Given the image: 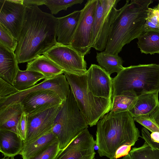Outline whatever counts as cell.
<instances>
[{
	"mask_svg": "<svg viewBox=\"0 0 159 159\" xmlns=\"http://www.w3.org/2000/svg\"><path fill=\"white\" fill-rule=\"evenodd\" d=\"M24 21L15 53L18 63L43 55L57 43V18L37 6H26Z\"/></svg>",
	"mask_w": 159,
	"mask_h": 159,
	"instance_id": "6da1fadb",
	"label": "cell"
},
{
	"mask_svg": "<svg viewBox=\"0 0 159 159\" xmlns=\"http://www.w3.org/2000/svg\"><path fill=\"white\" fill-rule=\"evenodd\" d=\"M96 125V145L101 157L115 159L116 152L120 147L134 146L140 137L133 117L128 111L108 112Z\"/></svg>",
	"mask_w": 159,
	"mask_h": 159,
	"instance_id": "7a4b0ae2",
	"label": "cell"
},
{
	"mask_svg": "<svg viewBox=\"0 0 159 159\" xmlns=\"http://www.w3.org/2000/svg\"><path fill=\"white\" fill-rule=\"evenodd\" d=\"M126 1L119 9L112 25L106 52L118 54L123 47L138 38L143 31L149 5L152 0Z\"/></svg>",
	"mask_w": 159,
	"mask_h": 159,
	"instance_id": "3957f363",
	"label": "cell"
},
{
	"mask_svg": "<svg viewBox=\"0 0 159 159\" xmlns=\"http://www.w3.org/2000/svg\"><path fill=\"white\" fill-rule=\"evenodd\" d=\"M127 91L138 97L159 92V64H140L124 67L112 79L111 98Z\"/></svg>",
	"mask_w": 159,
	"mask_h": 159,
	"instance_id": "277c9868",
	"label": "cell"
},
{
	"mask_svg": "<svg viewBox=\"0 0 159 159\" xmlns=\"http://www.w3.org/2000/svg\"><path fill=\"white\" fill-rule=\"evenodd\" d=\"M77 106L89 125L92 127L111 110L112 98L107 99L93 95L89 90L86 72L77 75L64 72Z\"/></svg>",
	"mask_w": 159,
	"mask_h": 159,
	"instance_id": "5b68a950",
	"label": "cell"
},
{
	"mask_svg": "<svg viewBox=\"0 0 159 159\" xmlns=\"http://www.w3.org/2000/svg\"><path fill=\"white\" fill-rule=\"evenodd\" d=\"M88 124L77 106L70 89L61 105L52 131L57 137L60 150L65 148Z\"/></svg>",
	"mask_w": 159,
	"mask_h": 159,
	"instance_id": "8992f818",
	"label": "cell"
},
{
	"mask_svg": "<svg viewBox=\"0 0 159 159\" xmlns=\"http://www.w3.org/2000/svg\"><path fill=\"white\" fill-rule=\"evenodd\" d=\"M119 0H97L94 15L91 47L102 51L105 49L113 22L119 9Z\"/></svg>",
	"mask_w": 159,
	"mask_h": 159,
	"instance_id": "52a82bcc",
	"label": "cell"
},
{
	"mask_svg": "<svg viewBox=\"0 0 159 159\" xmlns=\"http://www.w3.org/2000/svg\"><path fill=\"white\" fill-rule=\"evenodd\" d=\"M97 1L88 0L81 10L80 18L70 45L84 57L89 53L92 48L93 20Z\"/></svg>",
	"mask_w": 159,
	"mask_h": 159,
	"instance_id": "ba28073f",
	"label": "cell"
},
{
	"mask_svg": "<svg viewBox=\"0 0 159 159\" xmlns=\"http://www.w3.org/2000/svg\"><path fill=\"white\" fill-rule=\"evenodd\" d=\"M43 54L64 72L79 75L87 70L84 57L70 45H64L57 43Z\"/></svg>",
	"mask_w": 159,
	"mask_h": 159,
	"instance_id": "9c48e42d",
	"label": "cell"
},
{
	"mask_svg": "<svg viewBox=\"0 0 159 159\" xmlns=\"http://www.w3.org/2000/svg\"><path fill=\"white\" fill-rule=\"evenodd\" d=\"M96 141L88 128L78 134L55 159H94Z\"/></svg>",
	"mask_w": 159,
	"mask_h": 159,
	"instance_id": "30bf717a",
	"label": "cell"
},
{
	"mask_svg": "<svg viewBox=\"0 0 159 159\" xmlns=\"http://www.w3.org/2000/svg\"><path fill=\"white\" fill-rule=\"evenodd\" d=\"M23 1L0 0V24L18 41L26 7Z\"/></svg>",
	"mask_w": 159,
	"mask_h": 159,
	"instance_id": "8fae6325",
	"label": "cell"
},
{
	"mask_svg": "<svg viewBox=\"0 0 159 159\" xmlns=\"http://www.w3.org/2000/svg\"><path fill=\"white\" fill-rule=\"evenodd\" d=\"M69 85L64 75L62 74L50 80H44L40 83L25 90L19 91L9 96L0 98V108L19 103L25 96L34 92L51 90L56 92L64 101L70 90Z\"/></svg>",
	"mask_w": 159,
	"mask_h": 159,
	"instance_id": "7c38bea8",
	"label": "cell"
},
{
	"mask_svg": "<svg viewBox=\"0 0 159 159\" xmlns=\"http://www.w3.org/2000/svg\"><path fill=\"white\" fill-rule=\"evenodd\" d=\"M61 105L27 116L26 137L24 143L52 131Z\"/></svg>",
	"mask_w": 159,
	"mask_h": 159,
	"instance_id": "4fadbf2b",
	"label": "cell"
},
{
	"mask_svg": "<svg viewBox=\"0 0 159 159\" xmlns=\"http://www.w3.org/2000/svg\"><path fill=\"white\" fill-rule=\"evenodd\" d=\"M64 101L51 90H39L28 94L20 101L28 116L61 105Z\"/></svg>",
	"mask_w": 159,
	"mask_h": 159,
	"instance_id": "5bb4252c",
	"label": "cell"
},
{
	"mask_svg": "<svg viewBox=\"0 0 159 159\" xmlns=\"http://www.w3.org/2000/svg\"><path fill=\"white\" fill-rule=\"evenodd\" d=\"M88 89L94 96L111 98L112 79L99 66L92 64L86 71Z\"/></svg>",
	"mask_w": 159,
	"mask_h": 159,
	"instance_id": "9a60e30c",
	"label": "cell"
},
{
	"mask_svg": "<svg viewBox=\"0 0 159 159\" xmlns=\"http://www.w3.org/2000/svg\"><path fill=\"white\" fill-rule=\"evenodd\" d=\"M80 13L81 10H76L65 16L57 17L58 43L64 45L70 44Z\"/></svg>",
	"mask_w": 159,
	"mask_h": 159,
	"instance_id": "2e32d148",
	"label": "cell"
},
{
	"mask_svg": "<svg viewBox=\"0 0 159 159\" xmlns=\"http://www.w3.org/2000/svg\"><path fill=\"white\" fill-rule=\"evenodd\" d=\"M18 64L15 52L0 44V78L13 86Z\"/></svg>",
	"mask_w": 159,
	"mask_h": 159,
	"instance_id": "e0dca14e",
	"label": "cell"
},
{
	"mask_svg": "<svg viewBox=\"0 0 159 159\" xmlns=\"http://www.w3.org/2000/svg\"><path fill=\"white\" fill-rule=\"evenodd\" d=\"M24 145L23 140L16 133L0 129V151L4 157H14L20 154Z\"/></svg>",
	"mask_w": 159,
	"mask_h": 159,
	"instance_id": "ac0fdd59",
	"label": "cell"
},
{
	"mask_svg": "<svg viewBox=\"0 0 159 159\" xmlns=\"http://www.w3.org/2000/svg\"><path fill=\"white\" fill-rule=\"evenodd\" d=\"M26 70L39 73L47 80L53 79L64 73L62 70L43 54L28 62Z\"/></svg>",
	"mask_w": 159,
	"mask_h": 159,
	"instance_id": "d6986e66",
	"label": "cell"
},
{
	"mask_svg": "<svg viewBox=\"0 0 159 159\" xmlns=\"http://www.w3.org/2000/svg\"><path fill=\"white\" fill-rule=\"evenodd\" d=\"M158 92L149 93L138 96L134 105L128 112L133 117L150 116L159 106Z\"/></svg>",
	"mask_w": 159,
	"mask_h": 159,
	"instance_id": "ffe728a7",
	"label": "cell"
},
{
	"mask_svg": "<svg viewBox=\"0 0 159 159\" xmlns=\"http://www.w3.org/2000/svg\"><path fill=\"white\" fill-rule=\"evenodd\" d=\"M23 112L22 106L20 103L0 108V129L16 133L17 125Z\"/></svg>",
	"mask_w": 159,
	"mask_h": 159,
	"instance_id": "44dd1931",
	"label": "cell"
},
{
	"mask_svg": "<svg viewBox=\"0 0 159 159\" xmlns=\"http://www.w3.org/2000/svg\"><path fill=\"white\" fill-rule=\"evenodd\" d=\"M57 141V137L51 131L32 141L24 143L20 155L23 159H29Z\"/></svg>",
	"mask_w": 159,
	"mask_h": 159,
	"instance_id": "7402d4cb",
	"label": "cell"
},
{
	"mask_svg": "<svg viewBox=\"0 0 159 159\" xmlns=\"http://www.w3.org/2000/svg\"><path fill=\"white\" fill-rule=\"evenodd\" d=\"M96 58L99 66L110 75L114 72L118 74L124 68L123 61L118 54L101 52L97 53Z\"/></svg>",
	"mask_w": 159,
	"mask_h": 159,
	"instance_id": "603a6c76",
	"label": "cell"
},
{
	"mask_svg": "<svg viewBox=\"0 0 159 159\" xmlns=\"http://www.w3.org/2000/svg\"><path fill=\"white\" fill-rule=\"evenodd\" d=\"M43 79H45L44 76L39 73L19 69L14 80L13 86L19 91H21L34 87Z\"/></svg>",
	"mask_w": 159,
	"mask_h": 159,
	"instance_id": "cb8c5ba5",
	"label": "cell"
},
{
	"mask_svg": "<svg viewBox=\"0 0 159 159\" xmlns=\"http://www.w3.org/2000/svg\"><path fill=\"white\" fill-rule=\"evenodd\" d=\"M138 39V47L142 53H159V31H143Z\"/></svg>",
	"mask_w": 159,
	"mask_h": 159,
	"instance_id": "d4e9b609",
	"label": "cell"
},
{
	"mask_svg": "<svg viewBox=\"0 0 159 159\" xmlns=\"http://www.w3.org/2000/svg\"><path fill=\"white\" fill-rule=\"evenodd\" d=\"M138 96L132 91L122 93L112 98V105L110 112L117 113L129 111L134 105Z\"/></svg>",
	"mask_w": 159,
	"mask_h": 159,
	"instance_id": "484cf974",
	"label": "cell"
},
{
	"mask_svg": "<svg viewBox=\"0 0 159 159\" xmlns=\"http://www.w3.org/2000/svg\"><path fill=\"white\" fill-rule=\"evenodd\" d=\"M129 153L133 159H159V151L152 148L146 143L133 148Z\"/></svg>",
	"mask_w": 159,
	"mask_h": 159,
	"instance_id": "4316f807",
	"label": "cell"
},
{
	"mask_svg": "<svg viewBox=\"0 0 159 159\" xmlns=\"http://www.w3.org/2000/svg\"><path fill=\"white\" fill-rule=\"evenodd\" d=\"M83 2V0H46L44 5L50 9L52 14L56 15L61 10H67L68 7Z\"/></svg>",
	"mask_w": 159,
	"mask_h": 159,
	"instance_id": "83f0119b",
	"label": "cell"
},
{
	"mask_svg": "<svg viewBox=\"0 0 159 159\" xmlns=\"http://www.w3.org/2000/svg\"><path fill=\"white\" fill-rule=\"evenodd\" d=\"M159 31V9L157 6L149 8L143 31Z\"/></svg>",
	"mask_w": 159,
	"mask_h": 159,
	"instance_id": "f1b7e54d",
	"label": "cell"
},
{
	"mask_svg": "<svg viewBox=\"0 0 159 159\" xmlns=\"http://www.w3.org/2000/svg\"><path fill=\"white\" fill-rule=\"evenodd\" d=\"M0 44L15 52L18 41L1 25L0 24Z\"/></svg>",
	"mask_w": 159,
	"mask_h": 159,
	"instance_id": "f546056e",
	"label": "cell"
},
{
	"mask_svg": "<svg viewBox=\"0 0 159 159\" xmlns=\"http://www.w3.org/2000/svg\"><path fill=\"white\" fill-rule=\"evenodd\" d=\"M60 150L57 141L29 159H55Z\"/></svg>",
	"mask_w": 159,
	"mask_h": 159,
	"instance_id": "4dcf8cb0",
	"label": "cell"
},
{
	"mask_svg": "<svg viewBox=\"0 0 159 159\" xmlns=\"http://www.w3.org/2000/svg\"><path fill=\"white\" fill-rule=\"evenodd\" d=\"M133 118L134 121L139 123L152 132H159V127L150 116H139Z\"/></svg>",
	"mask_w": 159,
	"mask_h": 159,
	"instance_id": "1f68e13d",
	"label": "cell"
},
{
	"mask_svg": "<svg viewBox=\"0 0 159 159\" xmlns=\"http://www.w3.org/2000/svg\"><path fill=\"white\" fill-rule=\"evenodd\" d=\"M27 115L24 111L21 116L16 127V133L24 142L26 137Z\"/></svg>",
	"mask_w": 159,
	"mask_h": 159,
	"instance_id": "d6a6232c",
	"label": "cell"
},
{
	"mask_svg": "<svg viewBox=\"0 0 159 159\" xmlns=\"http://www.w3.org/2000/svg\"><path fill=\"white\" fill-rule=\"evenodd\" d=\"M19 92L14 86L0 78V98L6 97Z\"/></svg>",
	"mask_w": 159,
	"mask_h": 159,
	"instance_id": "836d02e7",
	"label": "cell"
},
{
	"mask_svg": "<svg viewBox=\"0 0 159 159\" xmlns=\"http://www.w3.org/2000/svg\"><path fill=\"white\" fill-rule=\"evenodd\" d=\"M142 137L152 148L159 151V143L154 142L152 139L150 133L148 130L145 127L142 129Z\"/></svg>",
	"mask_w": 159,
	"mask_h": 159,
	"instance_id": "e575fe53",
	"label": "cell"
},
{
	"mask_svg": "<svg viewBox=\"0 0 159 159\" xmlns=\"http://www.w3.org/2000/svg\"><path fill=\"white\" fill-rule=\"evenodd\" d=\"M131 147L130 145H124L120 147L116 152L115 159H117L128 155L131 150Z\"/></svg>",
	"mask_w": 159,
	"mask_h": 159,
	"instance_id": "d590c367",
	"label": "cell"
},
{
	"mask_svg": "<svg viewBox=\"0 0 159 159\" xmlns=\"http://www.w3.org/2000/svg\"><path fill=\"white\" fill-rule=\"evenodd\" d=\"M46 0H23V3L26 6H39L44 5Z\"/></svg>",
	"mask_w": 159,
	"mask_h": 159,
	"instance_id": "8d00e7d4",
	"label": "cell"
},
{
	"mask_svg": "<svg viewBox=\"0 0 159 159\" xmlns=\"http://www.w3.org/2000/svg\"><path fill=\"white\" fill-rule=\"evenodd\" d=\"M150 116L157 124L159 125V106Z\"/></svg>",
	"mask_w": 159,
	"mask_h": 159,
	"instance_id": "74e56055",
	"label": "cell"
},
{
	"mask_svg": "<svg viewBox=\"0 0 159 159\" xmlns=\"http://www.w3.org/2000/svg\"><path fill=\"white\" fill-rule=\"evenodd\" d=\"M151 137L155 142L159 143V132H155L150 134Z\"/></svg>",
	"mask_w": 159,
	"mask_h": 159,
	"instance_id": "f35d334b",
	"label": "cell"
},
{
	"mask_svg": "<svg viewBox=\"0 0 159 159\" xmlns=\"http://www.w3.org/2000/svg\"><path fill=\"white\" fill-rule=\"evenodd\" d=\"M122 159H133V158L130 154L129 153L127 155L124 157Z\"/></svg>",
	"mask_w": 159,
	"mask_h": 159,
	"instance_id": "ab89813d",
	"label": "cell"
},
{
	"mask_svg": "<svg viewBox=\"0 0 159 159\" xmlns=\"http://www.w3.org/2000/svg\"><path fill=\"white\" fill-rule=\"evenodd\" d=\"M1 159H15L14 157H11V158H9V157H7V158H5V157H4L2 158H1Z\"/></svg>",
	"mask_w": 159,
	"mask_h": 159,
	"instance_id": "60d3db41",
	"label": "cell"
},
{
	"mask_svg": "<svg viewBox=\"0 0 159 159\" xmlns=\"http://www.w3.org/2000/svg\"><path fill=\"white\" fill-rule=\"evenodd\" d=\"M159 1V3H158V5L157 6V7L159 9V1Z\"/></svg>",
	"mask_w": 159,
	"mask_h": 159,
	"instance_id": "b9f144b4",
	"label": "cell"
},
{
	"mask_svg": "<svg viewBox=\"0 0 159 159\" xmlns=\"http://www.w3.org/2000/svg\"><path fill=\"white\" fill-rule=\"evenodd\" d=\"M157 125L158 126V127H159V125H158V124H157Z\"/></svg>",
	"mask_w": 159,
	"mask_h": 159,
	"instance_id": "7bdbcfd3",
	"label": "cell"
}]
</instances>
